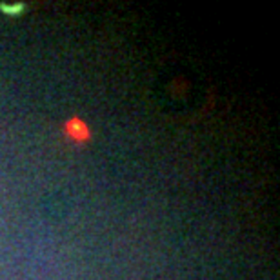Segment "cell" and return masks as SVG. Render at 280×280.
<instances>
[{
	"mask_svg": "<svg viewBox=\"0 0 280 280\" xmlns=\"http://www.w3.org/2000/svg\"><path fill=\"white\" fill-rule=\"evenodd\" d=\"M67 133L73 135V138H77V140H86V137H87L86 126L82 122H78V120H73V122L67 124Z\"/></svg>",
	"mask_w": 280,
	"mask_h": 280,
	"instance_id": "6da1fadb",
	"label": "cell"
}]
</instances>
